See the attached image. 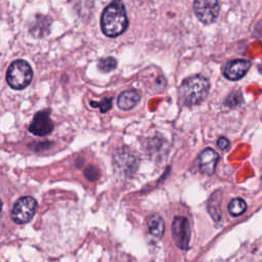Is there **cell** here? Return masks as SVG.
<instances>
[{
	"instance_id": "1",
	"label": "cell",
	"mask_w": 262,
	"mask_h": 262,
	"mask_svg": "<svg viewBox=\"0 0 262 262\" xmlns=\"http://www.w3.org/2000/svg\"><path fill=\"white\" fill-rule=\"evenodd\" d=\"M102 33L107 37H118L128 27V17L122 0H113L102 11L100 17Z\"/></svg>"
},
{
	"instance_id": "2",
	"label": "cell",
	"mask_w": 262,
	"mask_h": 262,
	"mask_svg": "<svg viewBox=\"0 0 262 262\" xmlns=\"http://www.w3.org/2000/svg\"><path fill=\"white\" fill-rule=\"evenodd\" d=\"M209 89L210 83L205 77L196 75L186 78L179 87V99L185 105L199 104L207 97Z\"/></svg>"
},
{
	"instance_id": "3",
	"label": "cell",
	"mask_w": 262,
	"mask_h": 262,
	"mask_svg": "<svg viewBox=\"0 0 262 262\" xmlns=\"http://www.w3.org/2000/svg\"><path fill=\"white\" fill-rule=\"evenodd\" d=\"M32 79V68L26 60L23 59L14 60L9 66L6 73V81L8 85L15 90H20L29 86Z\"/></svg>"
},
{
	"instance_id": "4",
	"label": "cell",
	"mask_w": 262,
	"mask_h": 262,
	"mask_svg": "<svg viewBox=\"0 0 262 262\" xmlns=\"http://www.w3.org/2000/svg\"><path fill=\"white\" fill-rule=\"evenodd\" d=\"M137 156L128 147H122L116 150L113 157V165L116 173L122 177L132 176L138 168Z\"/></svg>"
},
{
	"instance_id": "5",
	"label": "cell",
	"mask_w": 262,
	"mask_h": 262,
	"mask_svg": "<svg viewBox=\"0 0 262 262\" xmlns=\"http://www.w3.org/2000/svg\"><path fill=\"white\" fill-rule=\"evenodd\" d=\"M37 202L32 196H23L18 199L11 210V218L17 224L29 222L35 215Z\"/></svg>"
},
{
	"instance_id": "6",
	"label": "cell",
	"mask_w": 262,
	"mask_h": 262,
	"mask_svg": "<svg viewBox=\"0 0 262 262\" xmlns=\"http://www.w3.org/2000/svg\"><path fill=\"white\" fill-rule=\"evenodd\" d=\"M193 9L202 23L211 24L218 16L220 7L218 0H194Z\"/></svg>"
},
{
	"instance_id": "7",
	"label": "cell",
	"mask_w": 262,
	"mask_h": 262,
	"mask_svg": "<svg viewBox=\"0 0 262 262\" xmlns=\"http://www.w3.org/2000/svg\"><path fill=\"white\" fill-rule=\"evenodd\" d=\"M172 236L180 249H188L190 229L188 221L185 217L177 216L174 218L172 223Z\"/></svg>"
},
{
	"instance_id": "8",
	"label": "cell",
	"mask_w": 262,
	"mask_h": 262,
	"mask_svg": "<svg viewBox=\"0 0 262 262\" xmlns=\"http://www.w3.org/2000/svg\"><path fill=\"white\" fill-rule=\"evenodd\" d=\"M53 122L50 119V111L42 110L35 114L30 126L29 131L37 136H45L52 132Z\"/></svg>"
},
{
	"instance_id": "9",
	"label": "cell",
	"mask_w": 262,
	"mask_h": 262,
	"mask_svg": "<svg viewBox=\"0 0 262 262\" xmlns=\"http://www.w3.org/2000/svg\"><path fill=\"white\" fill-rule=\"evenodd\" d=\"M251 62L246 59H234L229 61L224 68V76L231 81H236L243 78L249 71Z\"/></svg>"
},
{
	"instance_id": "10",
	"label": "cell",
	"mask_w": 262,
	"mask_h": 262,
	"mask_svg": "<svg viewBox=\"0 0 262 262\" xmlns=\"http://www.w3.org/2000/svg\"><path fill=\"white\" fill-rule=\"evenodd\" d=\"M219 160V155L212 148L204 149L199 158L200 169L204 174L212 175L215 172L216 165Z\"/></svg>"
},
{
	"instance_id": "11",
	"label": "cell",
	"mask_w": 262,
	"mask_h": 262,
	"mask_svg": "<svg viewBox=\"0 0 262 262\" xmlns=\"http://www.w3.org/2000/svg\"><path fill=\"white\" fill-rule=\"evenodd\" d=\"M141 95L136 89H128L123 91L117 100V104L119 108L123 111H129L133 108L140 100Z\"/></svg>"
},
{
	"instance_id": "12",
	"label": "cell",
	"mask_w": 262,
	"mask_h": 262,
	"mask_svg": "<svg viewBox=\"0 0 262 262\" xmlns=\"http://www.w3.org/2000/svg\"><path fill=\"white\" fill-rule=\"evenodd\" d=\"M50 24L51 21L47 16L38 14L35 16V19L31 26L30 32L36 38H42L49 33Z\"/></svg>"
},
{
	"instance_id": "13",
	"label": "cell",
	"mask_w": 262,
	"mask_h": 262,
	"mask_svg": "<svg viewBox=\"0 0 262 262\" xmlns=\"http://www.w3.org/2000/svg\"><path fill=\"white\" fill-rule=\"evenodd\" d=\"M146 223H147V227H148V230L151 235H154L155 237H158V238L162 237V235L165 231V223H164L163 218L160 215L151 214L147 218Z\"/></svg>"
},
{
	"instance_id": "14",
	"label": "cell",
	"mask_w": 262,
	"mask_h": 262,
	"mask_svg": "<svg viewBox=\"0 0 262 262\" xmlns=\"http://www.w3.org/2000/svg\"><path fill=\"white\" fill-rule=\"evenodd\" d=\"M247 209L246 202L241 198L232 199L231 202L228 204V211L232 216L242 215Z\"/></svg>"
},
{
	"instance_id": "15",
	"label": "cell",
	"mask_w": 262,
	"mask_h": 262,
	"mask_svg": "<svg viewBox=\"0 0 262 262\" xmlns=\"http://www.w3.org/2000/svg\"><path fill=\"white\" fill-rule=\"evenodd\" d=\"M97 68L102 73H108L117 68V59L113 56L100 58L97 63Z\"/></svg>"
},
{
	"instance_id": "16",
	"label": "cell",
	"mask_w": 262,
	"mask_h": 262,
	"mask_svg": "<svg viewBox=\"0 0 262 262\" xmlns=\"http://www.w3.org/2000/svg\"><path fill=\"white\" fill-rule=\"evenodd\" d=\"M90 105L92 107H98L101 113H106L107 111H110V108L113 105V99H112V97H105L99 102L90 101Z\"/></svg>"
},
{
	"instance_id": "17",
	"label": "cell",
	"mask_w": 262,
	"mask_h": 262,
	"mask_svg": "<svg viewBox=\"0 0 262 262\" xmlns=\"http://www.w3.org/2000/svg\"><path fill=\"white\" fill-rule=\"evenodd\" d=\"M84 175L89 181H95L99 177V170L94 166H88L84 171Z\"/></svg>"
},
{
	"instance_id": "18",
	"label": "cell",
	"mask_w": 262,
	"mask_h": 262,
	"mask_svg": "<svg viewBox=\"0 0 262 262\" xmlns=\"http://www.w3.org/2000/svg\"><path fill=\"white\" fill-rule=\"evenodd\" d=\"M217 145H218V147H219L220 149L225 150V149H227L228 146H229V141L227 140V138H225V137L222 136V137H220V138L218 139Z\"/></svg>"
},
{
	"instance_id": "19",
	"label": "cell",
	"mask_w": 262,
	"mask_h": 262,
	"mask_svg": "<svg viewBox=\"0 0 262 262\" xmlns=\"http://www.w3.org/2000/svg\"><path fill=\"white\" fill-rule=\"evenodd\" d=\"M1 210H2V201L0 200V212H1Z\"/></svg>"
},
{
	"instance_id": "20",
	"label": "cell",
	"mask_w": 262,
	"mask_h": 262,
	"mask_svg": "<svg viewBox=\"0 0 262 262\" xmlns=\"http://www.w3.org/2000/svg\"><path fill=\"white\" fill-rule=\"evenodd\" d=\"M261 71H262V68H261Z\"/></svg>"
}]
</instances>
